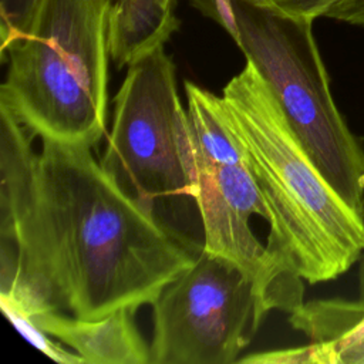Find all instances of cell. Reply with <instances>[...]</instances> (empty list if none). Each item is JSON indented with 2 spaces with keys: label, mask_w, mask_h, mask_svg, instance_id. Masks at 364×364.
Returning <instances> with one entry per match:
<instances>
[{
  "label": "cell",
  "mask_w": 364,
  "mask_h": 364,
  "mask_svg": "<svg viewBox=\"0 0 364 364\" xmlns=\"http://www.w3.org/2000/svg\"><path fill=\"white\" fill-rule=\"evenodd\" d=\"M30 132L0 102V304L100 318L154 304L198 252L127 196L91 145Z\"/></svg>",
  "instance_id": "1"
},
{
  "label": "cell",
  "mask_w": 364,
  "mask_h": 364,
  "mask_svg": "<svg viewBox=\"0 0 364 364\" xmlns=\"http://www.w3.org/2000/svg\"><path fill=\"white\" fill-rule=\"evenodd\" d=\"M220 111L267 210V250L309 283L346 273L364 250V225L324 179L266 81L246 60Z\"/></svg>",
  "instance_id": "2"
},
{
  "label": "cell",
  "mask_w": 364,
  "mask_h": 364,
  "mask_svg": "<svg viewBox=\"0 0 364 364\" xmlns=\"http://www.w3.org/2000/svg\"><path fill=\"white\" fill-rule=\"evenodd\" d=\"M111 0H43L28 33L1 53L4 102L41 139L94 146L105 132Z\"/></svg>",
  "instance_id": "3"
},
{
  "label": "cell",
  "mask_w": 364,
  "mask_h": 364,
  "mask_svg": "<svg viewBox=\"0 0 364 364\" xmlns=\"http://www.w3.org/2000/svg\"><path fill=\"white\" fill-rule=\"evenodd\" d=\"M100 164L165 230L192 250H203L192 233L193 210L199 209L188 115L164 47L128 67Z\"/></svg>",
  "instance_id": "4"
},
{
  "label": "cell",
  "mask_w": 364,
  "mask_h": 364,
  "mask_svg": "<svg viewBox=\"0 0 364 364\" xmlns=\"http://www.w3.org/2000/svg\"><path fill=\"white\" fill-rule=\"evenodd\" d=\"M237 40L280 107L291 132L337 195L361 216L364 148L331 95L313 20L233 0Z\"/></svg>",
  "instance_id": "5"
},
{
  "label": "cell",
  "mask_w": 364,
  "mask_h": 364,
  "mask_svg": "<svg viewBox=\"0 0 364 364\" xmlns=\"http://www.w3.org/2000/svg\"><path fill=\"white\" fill-rule=\"evenodd\" d=\"M186 115L196 168V205L203 249L239 264L259 286L270 310L293 313L303 303V277L255 236L253 213L267 220L243 155L220 111V97L186 81Z\"/></svg>",
  "instance_id": "6"
},
{
  "label": "cell",
  "mask_w": 364,
  "mask_h": 364,
  "mask_svg": "<svg viewBox=\"0 0 364 364\" xmlns=\"http://www.w3.org/2000/svg\"><path fill=\"white\" fill-rule=\"evenodd\" d=\"M152 307L149 364L236 363L270 311L239 264L205 249Z\"/></svg>",
  "instance_id": "7"
},
{
  "label": "cell",
  "mask_w": 364,
  "mask_h": 364,
  "mask_svg": "<svg viewBox=\"0 0 364 364\" xmlns=\"http://www.w3.org/2000/svg\"><path fill=\"white\" fill-rule=\"evenodd\" d=\"M136 310L117 309L100 318H77L58 311H40L31 320L67 344L84 364H149V346L134 323Z\"/></svg>",
  "instance_id": "8"
},
{
  "label": "cell",
  "mask_w": 364,
  "mask_h": 364,
  "mask_svg": "<svg viewBox=\"0 0 364 364\" xmlns=\"http://www.w3.org/2000/svg\"><path fill=\"white\" fill-rule=\"evenodd\" d=\"M176 0H111L107 11V48L117 68L164 47L179 28Z\"/></svg>",
  "instance_id": "9"
},
{
  "label": "cell",
  "mask_w": 364,
  "mask_h": 364,
  "mask_svg": "<svg viewBox=\"0 0 364 364\" xmlns=\"http://www.w3.org/2000/svg\"><path fill=\"white\" fill-rule=\"evenodd\" d=\"M1 310L6 314L7 320L16 327V330L37 350H40L44 355L51 358L55 363L60 364H84V360L74 351H68L64 347H61L58 343L53 341L50 338V334L43 331L28 314L7 306L1 304Z\"/></svg>",
  "instance_id": "10"
},
{
  "label": "cell",
  "mask_w": 364,
  "mask_h": 364,
  "mask_svg": "<svg viewBox=\"0 0 364 364\" xmlns=\"http://www.w3.org/2000/svg\"><path fill=\"white\" fill-rule=\"evenodd\" d=\"M43 0H0V51L23 38L33 26Z\"/></svg>",
  "instance_id": "11"
},
{
  "label": "cell",
  "mask_w": 364,
  "mask_h": 364,
  "mask_svg": "<svg viewBox=\"0 0 364 364\" xmlns=\"http://www.w3.org/2000/svg\"><path fill=\"white\" fill-rule=\"evenodd\" d=\"M250 6L277 14L316 20L326 17L338 0H242Z\"/></svg>",
  "instance_id": "12"
},
{
  "label": "cell",
  "mask_w": 364,
  "mask_h": 364,
  "mask_svg": "<svg viewBox=\"0 0 364 364\" xmlns=\"http://www.w3.org/2000/svg\"><path fill=\"white\" fill-rule=\"evenodd\" d=\"M307 350L309 364H364V341L330 350L309 343Z\"/></svg>",
  "instance_id": "13"
},
{
  "label": "cell",
  "mask_w": 364,
  "mask_h": 364,
  "mask_svg": "<svg viewBox=\"0 0 364 364\" xmlns=\"http://www.w3.org/2000/svg\"><path fill=\"white\" fill-rule=\"evenodd\" d=\"M205 13L212 16L236 41L237 40V26L233 9V0H208L205 6Z\"/></svg>",
  "instance_id": "14"
},
{
  "label": "cell",
  "mask_w": 364,
  "mask_h": 364,
  "mask_svg": "<svg viewBox=\"0 0 364 364\" xmlns=\"http://www.w3.org/2000/svg\"><path fill=\"white\" fill-rule=\"evenodd\" d=\"M326 17L364 27V0H338Z\"/></svg>",
  "instance_id": "15"
},
{
  "label": "cell",
  "mask_w": 364,
  "mask_h": 364,
  "mask_svg": "<svg viewBox=\"0 0 364 364\" xmlns=\"http://www.w3.org/2000/svg\"><path fill=\"white\" fill-rule=\"evenodd\" d=\"M361 220L364 225V208L361 212ZM358 300L364 303V250L360 256V269H358Z\"/></svg>",
  "instance_id": "16"
}]
</instances>
